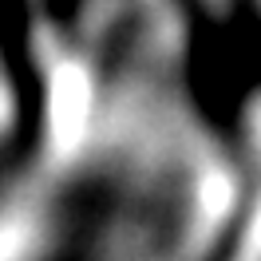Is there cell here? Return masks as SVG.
Here are the masks:
<instances>
[{
    "mask_svg": "<svg viewBox=\"0 0 261 261\" xmlns=\"http://www.w3.org/2000/svg\"><path fill=\"white\" fill-rule=\"evenodd\" d=\"M91 123V80L80 64H60L48 83V139L67 154L83 143Z\"/></svg>",
    "mask_w": 261,
    "mask_h": 261,
    "instance_id": "obj_1",
    "label": "cell"
}]
</instances>
